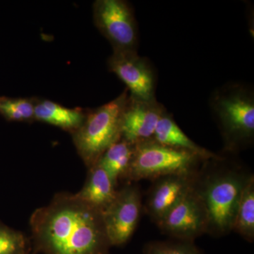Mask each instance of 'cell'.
I'll use <instances>...</instances> for the list:
<instances>
[{"label": "cell", "mask_w": 254, "mask_h": 254, "mask_svg": "<svg viewBox=\"0 0 254 254\" xmlns=\"http://www.w3.org/2000/svg\"><path fill=\"white\" fill-rule=\"evenodd\" d=\"M143 254H203L193 242H152L145 245Z\"/></svg>", "instance_id": "19"}, {"label": "cell", "mask_w": 254, "mask_h": 254, "mask_svg": "<svg viewBox=\"0 0 254 254\" xmlns=\"http://www.w3.org/2000/svg\"><path fill=\"white\" fill-rule=\"evenodd\" d=\"M118 190L117 185L108 173L96 164L89 168L84 185L74 195L102 213L112 203Z\"/></svg>", "instance_id": "12"}, {"label": "cell", "mask_w": 254, "mask_h": 254, "mask_svg": "<svg viewBox=\"0 0 254 254\" xmlns=\"http://www.w3.org/2000/svg\"><path fill=\"white\" fill-rule=\"evenodd\" d=\"M35 247L43 254H109L101 212L74 194L60 193L32 215Z\"/></svg>", "instance_id": "1"}, {"label": "cell", "mask_w": 254, "mask_h": 254, "mask_svg": "<svg viewBox=\"0 0 254 254\" xmlns=\"http://www.w3.org/2000/svg\"><path fill=\"white\" fill-rule=\"evenodd\" d=\"M210 170L208 175L197 180L198 190L208 214V233L215 237L225 236L232 231L234 220L242 190L250 175L240 170L221 165Z\"/></svg>", "instance_id": "3"}, {"label": "cell", "mask_w": 254, "mask_h": 254, "mask_svg": "<svg viewBox=\"0 0 254 254\" xmlns=\"http://www.w3.org/2000/svg\"><path fill=\"white\" fill-rule=\"evenodd\" d=\"M199 174L169 175L153 180L154 184L147 197L145 210L156 225L195 186Z\"/></svg>", "instance_id": "11"}, {"label": "cell", "mask_w": 254, "mask_h": 254, "mask_svg": "<svg viewBox=\"0 0 254 254\" xmlns=\"http://www.w3.org/2000/svg\"><path fill=\"white\" fill-rule=\"evenodd\" d=\"M128 97L126 88L118 98L91 110L81 126L71 133L78 153L88 169L122 138V116Z\"/></svg>", "instance_id": "4"}, {"label": "cell", "mask_w": 254, "mask_h": 254, "mask_svg": "<svg viewBox=\"0 0 254 254\" xmlns=\"http://www.w3.org/2000/svg\"><path fill=\"white\" fill-rule=\"evenodd\" d=\"M166 111L156 98L137 99L128 93L122 116V138L133 144L153 139L158 121Z\"/></svg>", "instance_id": "10"}, {"label": "cell", "mask_w": 254, "mask_h": 254, "mask_svg": "<svg viewBox=\"0 0 254 254\" xmlns=\"http://www.w3.org/2000/svg\"><path fill=\"white\" fill-rule=\"evenodd\" d=\"M93 12L95 26L109 41L113 52H138V25L128 1L97 0Z\"/></svg>", "instance_id": "6"}, {"label": "cell", "mask_w": 254, "mask_h": 254, "mask_svg": "<svg viewBox=\"0 0 254 254\" xmlns=\"http://www.w3.org/2000/svg\"><path fill=\"white\" fill-rule=\"evenodd\" d=\"M206 161L194 153L150 139L135 144L134 154L126 180L134 182L155 180L169 175H197Z\"/></svg>", "instance_id": "5"}, {"label": "cell", "mask_w": 254, "mask_h": 254, "mask_svg": "<svg viewBox=\"0 0 254 254\" xmlns=\"http://www.w3.org/2000/svg\"><path fill=\"white\" fill-rule=\"evenodd\" d=\"M28 254H31V252H29V253H28Z\"/></svg>", "instance_id": "20"}, {"label": "cell", "mask_w": 254, "mask_h": 254, "mask_svg": "<svg viewBox=\"0 0 254 254\" xmlns=\"http://www.w3.org/2000/svg\"><path fill=\"white\" fill-rule=\"evenodd\" d=\"M153 139L160 144L194 153L206 160H218L222 158V155L205 149L189 138L177 125L173 115L169 113L168 110L159 120Z\"/></svg>", "instance_id": "13"}, {"label": "cell", "mask_w": 254, "mask_h": 254, "mask_svg": "<svg viewBox=\"0 0 254 254\" xmlns=\"http://www.w3.org/2000/svg\"><path fill=\"white\" fill-rule=\"evenodd\" d=\"M209 105L221 133L225 151L237 153L253 143V87L243 82H229L213 92Z\"/></svg>", "instance_id": "2"}, {"label": "cell", "mask_w": 254, "mask_h": 254, "mask_svg": "<svg viewBox=\"0 0 254 254\" xmlns=\"http://www.w3.org/2000/svg\"><path fill=\"white\" fill-rule=\"evenodd\" d=\"M28 242L22 232L0 222V254H28Z\"/></svg>", "instance_id": "18"}, {"label": "cell", "mask_w": 254, "mask_h": 254, "mask_svg": "<svg viewBox=\"0 0 254 254\" xmlns=\"http://www.w3.org/2000/svg\"><path fill=\"white\" fill-rule=\"evenodd\" d=\"M232 231L247 242L254 240V177L251 175L246 182L234 220Z\"/></svg>", "instance_id": "16"}, {"label": "cell", "mask_w": 254, "mask_h": 254, "mask_svg": "<svg viewBox=\"0 0 254 254\" xmlns=\"http://www.w3.org/2000/svg\"><path fill=\"white\" fill-rule=\"evenodd\" d=\"M142 208L138 187L128 185L118 190L112 203L102 212L111 247L123 246L131 239L141 218Z\"/></svg>", "instance_id": "8"}, {"label": "cell", "mask_w": 254, "mask_h": 254, "mask_svg": "<svg viewBox=\"0 0 254 254\" xmlns=\"http://www.w3.org/2000/svg\"><path fill=\"white\" fill-rule=\"evenodd\" d=\"M36 99L0 96V115L10 122L31 123L35 120Z\"/></svg>", "instance_id": "17"}, {"label": "cell", "mask_w": 254, "mask_h": 254, "mask_svg": "<svg viewBox=\"0 0 254 254\" xmlns=\"http://www.w3.org/2000/svg\"><path fill=\"white\" fill-rule=\"evenodd\" d=\"M110 71L126 85L130 96L137 99H155L157 77L149 60L138 52H113L108 60Z\"/></svg>", "instance_id": "9"}, {"label": "cell", "mask_w": 254, "mask_h": 254, "mask_svg": "<svg viewBox=\"0 0 254 254\" xmlns=\"http://www.w3.org/2000/svg\"><path fill=\"white\" fill-rule=\"evenodd\" d=\"M134 150L135 144L121 138L105 150L97 164L118 186L120 180H126Z\"/></svg>", "instance_id": "15"}, {"label": "cell", "mask_w": 254, "mask_h": 254, "mask_svg": "<svg viewBox=\"0 0 254 254\" xmlns=\"http://www.w3.org/2000/svg\"><path fill=\"white\" fill-rule=\"evenodd\" d=\"M86 117L83 110L71 109L49 100L36 99L35 120L73 133Z\"/></svg>", "instance_id": "14"}, {"label": "cell", "mask_w": 254, "mask_h": 254, "mask_svg": "<svg viewBox=\"0 0 254 254\" xmlns=\"http://www.w3.org/2000/svg\"><path fill=\"white\" fill-rule=\"evenodd\" d=\"M208 211L195 185L157 225L177 241L193 242L208 233Z\"/></svg>", "instance_id": "7"}]
</instances>
